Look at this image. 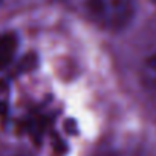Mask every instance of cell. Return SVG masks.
Here are the masks:
<instances>
[{"label":"cell","instance_id":"6da1fadb","mask_svg":"<svg viewBox=\"0 0 156 156\" xmlns=\"http://www.w3.org/2000/svg\"><path fill=\"white\" fill-rule=\"evenodd\" d=\"M89 19L106 31L124 29L135 16V0H86L84 3Z\"/></svg>","mask_w":156,"mask_h":156},{"label":"cell","instance_id":"7a4b0ae2","mask_svg":"<svg viewBox=\"0 0 156 156\" xmlns=\"http://www.w3.org/2000/svg\"><path fill=\"white\" fill-rule=\"evenodd\" d=\"M17 37L12 32L0 34V70L5 69L14 58L17 51Z\"/></svg>","mask_w":156,"mask_h":156},{"label":"cell","instance_id":"3957f363","mask_svg":"<svg viewBox=\"0 0 156 156\" xmlns=\"http://www.w3.org/2000/svg\"><path fill=\"white\" fill-rule=\"evenodd\" d=\"M147 70L151 73V78H156V52L147 60Z\"/></svg>","mask_w":156,"mask_h":156},{"label":"cell","instance_id":"277c9868","mask_svg":"<svg viewBox=\"0 0 156 156\" xmlns=\"http://www.w3.org/2000/svg\"><path fill=\"white\" fill-rule=\"evenodd\" d=\"M94 156H119L115 150H112V148H104V150H100V151H97Z\"/></svg>","mask_w":156,"mask_h":156},{"label":"cell","instance_id":"5b68a950","mask_svg":"<svg viewBox=\"0 0 156 156\" xmlns=\"http://www.w3.org/2000/svg\"><path fill=\"white\" fill-rule=\"evenodd\" d=\"M133 156H153L151 153H148L147 150H139V151H136Z\"/></svg>","mask_w":156,"mask_h":156}]
</instances>
